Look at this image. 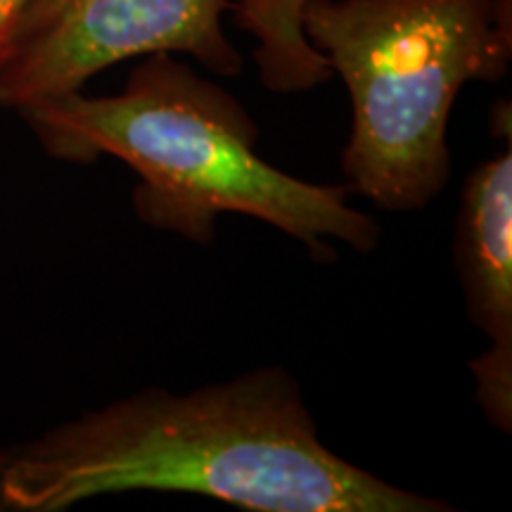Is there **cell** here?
Segmentation results:
<instances>
[{"instance_id":"cell-1","label":"cell","mask_w":512,"mask_h":512,"mask_svg":"<svg viewBox=\"0 0 512 512\" xmlns=\"http://www.w3.org/2000/svg\"><path fill=\"white\" fill-rule=\"evenodd\" d=\"M131 491L254 512L453 510L337 456L283 368L185 394L150 387L0 448V512H62Z\"/></svg>"},{"instance_id":"cell-2","label":"cell","mask_w":512,"mask_h":512,"mask_svg":"<svg viewBox=\"0 0 512 512\" xmlns=\"http://www.w3.org/2000/svg\"><path fill=\"white\" fill-rule=\"evenodd\" d=\"M17 114L60 162L117 157L131 166L138 219L185 240L207 245L221 214H245L299 240L313 259H335V240L356 252L380 242V226L347 202V183H309L266 162L242 102L171 53L147 55L117 95L79 91Z\"/></svg>"},{"instance_id":"cell-3","label":"cell","mask_w":512,"mask_h":512,"mask_svg":"<svg viewBox=\"0 0 512 512\" xmlns=\"http://www.w3.org/2000/svg\"><path fill=\"white\" fill-rule=\"evenodd\" d=\"M302 29L349 91V188L392 211L437 200L458 93L508 72L512 0H311Z\"/></svg>"},{"instance_id":"cell-4","label":"cell","mask_w":512,"mask_h":512,"mask_svg":"<svg viewBox=\"0 0 512 512\" xmlns=\"http://www.w3.org/2000/svg\"><path fill=\"white\" fill-rule=\"evenodd\" d=\"M228 10L230 0H27L0 67V107L79 93L114 64L157 53L238 76L245 62L223 27Z\"/></svg>"},{"instance_id":"cell-5","label":"cell","mask_w":512,"mask_h":512,"mask_svg":"<svg viewBox=\"0 0 512 512\" xmlns=\"http://www.w3.org/2000/svg\"><path fill=\"white\" fill-rule=\"evenodd\" d=\"M467 178L456 230V264L467 316L489 339L470 363L477 403L498 430H512V138Z\"/></svg>"},{"instance_id":"cell-6","label":"cell","mask_w":512,"mask_h":512,"mask_svg":"<svg viewBox=\"0 0 512 512\" xmlns=\"http://www.w3.org/2000/svg\"><path fill=\"white\" fill-rule=\"evenodd\" d=\"M311 0H230L235 27L252 36L254 62L268 91L306 93L328 83V60L306 41L304 8Z\"/></svg>"},{"instance_id":"cell-7","label":"cell","mask_w":512,"mask_h":512,"mask_svg":"<svg viewBox=\"0 0 512 512\" xmlns=\"http://www.w3.org/2000/svg\"><path fill=\"white\" fill-rule=\"evenodd\" d=\"M27 0H0V67H3L5 55H8L12 31H15L17 17Z\"/></svg>"}]
</instances>
